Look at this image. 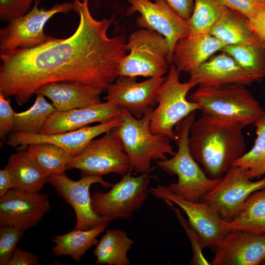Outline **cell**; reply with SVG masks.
I'll return each mask as SVG.
<instances>
[{
  "label": "cell",
  "instance_id": "obj_1",
  "mask_svg": "<svg viewBox=\"0 0 265 265\" xmlns=\"http://www.w3.org/2000/svg\"><path fill=\"white\" fill-rule=\"evenodd\" d=\"M73 0L80 21L72 35L32 48L0 52V94L13 96L21 106L50 83L81 81L104 91L116 80L120 62L127 55L125 37L107 35L112 16L96 20L89 0Z\"/></svg>",
  "mask_w": 265,
  "mask_h": 265
},
{
  "label": "cell",
  "instance_id": "obj_2",
  "mask_svg": "<svg viewBox=\"0 0 265 265\" xmlns=\"http://www.w3.org/2000/svg\"><path fill=\"white\" fill-rule=\"evenodd\" d=\"M245 127L240 123L204 114L192 123L189 150L209 178L220 179L244 154Z\"/></svg>",
  "mask_w": 265,
  "mask_h": 265
},
{
  "label": "cell",
  "instance_id": "obj_3",
  "mask_svg": "<svg viewBox=\"0 0 265 265\" xmlns=\"http://www.w3.org/2000/svg\"><path fill=\"white\" fill-rule=\"evenodd\" d=\"M195 116L193 112L176 125L174 141L177 151L170 159L158 160L157 166L167 174L178 177L177 182L165 185L169 191L186 200L199 202L220 179L209 178L190 153L188 137Z\"/></svg>",
  "mask_w": 265,
  "mask_h": 265
},
{
  "label": "cell",
  "instance_id": "obj_4",
  "mask_svg": "<svg viewBox=\"0 0 265 265\" xmlns=\"http://www.w3.org/2000/svg\"><path fill=\"white\" fill-rule=\"evenodd\" d=\"M153 109L137 118L120 108L122 121L116 127L132 169L140 174L151 170L153 160H164L167 159V154L173 156L176 153L169 138L151 131L150 122Z\"/></svg>",
  "mask_w": 265,
  "mask_h": 265
},
{
  "label": "cell",
  "instance_id": "obj_5",
  "mask_svg": "<svg viewBox=\"0 0 265 265\" xmlns=\"http://www.w3.org/2000/svg\"><path fill=\"white\" fill-rule=\"evenodd\" d=\"M189 100L198 103L202 114L217 119L254 125L265 111L246 85L199 86Z\"/></svg>",
  "mask_w": 265,
  "mask_h": 265
},
{
  "label": "cell",
  "instance_id": "obj_6",
  "mask_svg": "<svg viewBox=\"0 0 265 265\" xmlns=\"http://www.w3.org/2000/svg\"><path fill=\"white\" fill-rule=\"evenodd\" d=\"M126 48L130 53L120 62L118 76L161 77L172 63L167 40L153 30L144 28L132 32Z\"/></svg>",
  "mask_w": 265,
  "mask_h": 265
},
{
  "label": "cell",
  "instance_id": "obj_7",
  "mask_svg": "<svg viewBox=\"0 0 265 265\" xmlns=\"http://www.w3.org/2000/svg\"><path fill=\"white\" fill-rule=\"evenodd\" d=\"M180 72L172 63L165 80L159 87L157 95V107L150 118L151 131L175 140V128L186 117L197 110L199 105L188 100L186 95L196 84L180 80Z\"/></svg>",
  "mask_w": 265,
  "mask_h": 265
},
{
  "label": "cell",
  "instance_id": "obj_8",
  "mask_svg": "<svg viewBox=\"0 0 265 265\" xmlns=\"http://www.w3.org/2000/svg\"><path fill=\"white\" fill-rule=\"evenodd\" d=\"M39 0H36L26 14L9 22L0 29V52L32 48L54 40L55 38L44 33L46 23L56 14H67L76 9L74 0L56 4L48 9L39 8Z\"/></svg>",
  "mask_w": 265,
  "mask_h": 265
},
{
  "label": "cell",
  "instance_id": "obj_9",
  "mask_svg": "<svg viewBox=\"0 0 265 265\" xmlns=\"http://www.w3.org/2000/svg\"><path fill=\"white\" fill-rule=\"evenodd\" d=\"M68 169H78L81 175L102 176L114 173L124 175L132 169L116 127L90 142L73 156Z\"/></svg>",
  "mask_w": 265,
  "mask_h": 265
},
{
  "label": "cell",
  "instance_id": "obj_10",
  "mask_svg": "<svg viewBox=\"0 0 265 265\" xmlns=\"http://www.w3.org/2000/svg\"><path fill=\"white\" fill-rule=\"evenodd\" d=\"M150 181L148 173L134 177L129 171L106 192H97L91 196L94 212L114 219L129 218L148 198Z\"/></svg>",
  "mask_w": 265,
  "mask_h": 265
},
{
  "label": "cell",
  "instance_id": "obj_11",
  "mask_svg": "<svg viewBox=\"0 0 265 265\" xmlns=\"http://www.w3.org/2000/svg\"><path fill=\"white\" fill-rule=\"evenodd\" d=\"M48 182L74 209L77 219L74 229L87 230L101 226L107 227L114 219L98 215L92 208L89 191L91 186L98 183L105 187H110L113 185L104 180L102 176L81 175L79 180L74 181L64 172L51 175Z\"/></svg>",
  "mask_w": 265,
  "mask_h": 265
},
{
  "label": "cell",
  "instance_id": "obj_12",
  "mask_svg": "<svg viewBox=\"0 0 265 265\" xmlns=\"http://www.w3.org/2000/svg\"><path fill=\"white\" fill-rule=\"evenodd\" d=\"M247 170L240 166H232L200 202L208 206L223 220H230L252 193L265 187V177L253 181L247 177Z\"/></svg>",
  "mask_w": 265,
  "mask_h": 265
},
{
  "label": "cell",
  "instance_id": "obj_13",
  "mask_svg": "<svg viewBox=\"0 0 265 265\" xmlns=\"http://www.w3.org/2000/svg\"><path fill=\"white\" fill-rule=\"evenodd\" d=\"M130 6L126 15L138 13L136 20L140 27L157 32L162 35L168 44L170 57L173 62L175 46L182 38L188 36L186 20L174 11L164 0H127Z\"/></svg>",
  "mask_w": 265,
  "mask_h": 265
},
{
  "label": "cell",
  "instance_id": "obj_14",
  "mask_svg": "<svg viewBox=\"0 0 265 265\" xmlns=\"http://www.w3.org/2000/svg\"><path fill=\"white\" fill-rule=\"evenodd\" d=\"M165 78H150L137 82L136 78L118 76L107 88L106 101L113 102L137 118L157 105L158 89Z\"/></svg>",
  "mask_w": 265,
  "mask_h": 265
},
{
  "label": "cell",
  "instance_id": "obj_15",
  "mask_svg": "<svg viewBox=\"0 0 265 265\" xmlns=\"http://www.w3.org/2000/svg\"><path fill=\"white\" fill-rule=\"evenodd\" d=\"M212 265H259L265 260V232H228L216 244Z\"/></svg>",
  "mask_w": 265,
  "mask_h": 265
},
{
  "label": "cell",
  "instance_id": "obj_16",
  "mask_svg": "<svg viewBox=\"0 0 265 265\" xmlns=\"http://www.w3.org/2000/svg\"><path fill=\"white\" fill-rule=\"evenodd\" d=\"M50 209L47 194L11 188L0 197V223L26 231L36 225Z\"/></svg>",
  "mask_w": 265,
  "mask_h": 265
},
{
  "label": "cell",
  "instance_id": "obj_17",
  "mask_svg": "<svg viewBox=\"0 0 265 265\" xmlns=\"http://www.w3.org/2000/svg\"><path fill=\"white\" fill-rule=\"evenodd\" d=\"M149 191L154 197L168 200L183 210L189 224L202 238L205 248L213 250L217 242L228 233L224 227V220L205 204L186 200L171 192L165 185H159Z\"/></svg>",
  "mask_w": 265,
  "mask_h": 265
},
{
  "label": "cell",
  "instance_id": "obj_18",
  "mask_svg": "<svg viewBox=\"0 0 265 265\" xmlns=\"http://www.w3.org/2000/svg\"><path fill=\"white\" fill-rule=\"evenodd\" d=\"M121 121L120 115L110 121L96 125L87 126L74 131L50 134L14 132L9 137L7 143L12 147H26L41 143H51L75 156L80 154L97 136L119 126Z\"/></svg>",
  "mask_w": 265,
  "mask_h": 265
},
{
  "label": "cell",
  "instance_id": "obj_19",
  "mask_svg": "<svg viewBox=\"0 0 265 265\" xmlns=\"http://www.w3.org/2000/svg\"><path fill=\"white\" fill-rule=\"evenodd\" d=\"M120 108L106 101L86 107L56 111L46 121L39 133L50 134L76 130L93 123H104L120 116Z\"/></svg>",
  "mask_w": 265,
  "mask_h": 265
},
{
  "label": "cell",
  "instance_id": "obj_20",
  "mask_svg": "<svg viewBox=\"0 0 265 265\" xmlns=\"http://www.w3.org/2000/svg\"><path fill=\"white\" fill-rule=\"evenodd\" d=\"M189 75L188 81L199 86L226 84L246 86L255 82L251 76L232 56L223 51L212 56Z\"/></svg>",
  "mask_w": 265,
  "mask_h": 265
},
{
  "label": "cell",
  "instance_id": "obj_21",
  "mask_svg": "<svg viewBox=\"0 0 265 265\" xmlns=\"http://www.w3.org/2000/svg\"><path fill=\"white\" fill-rule=\"evenodd\" d=\"M100 89L81 81L54 82L35 92L48 98L58 111L86 107L101 102Z\"/></svg>",
  "mask_w": 265,
  "mask_h": 265
},
{
  "label": "cell",
  "instance_id": "obj_22",
  "mask_svg": "<svg viewBox=\"0 0 265 265\" xmlns=\"http://www.w3.org/2000/svg\"><path fill=\"white\" fill-rule=\"evenodd\" d=\"M224 46L210 34L196 38L185 37L175 46L173 62L180 72L190 74Z\"/></svg>",
  "mask_w": 265,
  "mask_h": 265
},
{
  "label": "cell",
  "instance_id": "obj_23",
  "mask_svg": "<svg viewBox=\"0 0 265 265\" xmlns=\"http://www.w3.org/2000/svg\"><path fill=\"white\" fill-rule=\"evenodd\" d=\"M5 168L10 175L12 188L29 192H40L51 176L27 151L11 155Z\"/></svg>",
  "mask_w": 265,
  "mask_h": 265
},
{
  "label": "cell",
  "instance_id": "obj_24",
  "mask_svg": "<svg viewBox=\"0 0 265 265\" xmlns=\"http://www.w3.org/2000/svg\"><path fill=\"white\" fill-rule=\"evenodd\" d=\"M227 232L245 230L265 232V187L252 193L237 213L230 220H224Z\"/></svg>",
  "mask_w": 265,
  "mask_h": 265
},
{
  "label": "cell",
  "instance_id": "obj_25",
  "mask_svg": "<svg viewBox=\"0 0 265 265\" xmlns=\"http://www.w3.org/2000/svg\"><path fill=\"white\" fill-rule=\"evenodd\" d=\"M209 34L218 39L225 46L247 44L259 40L249 26L248 19L227 7Z\"/></svg>",
  "mask_w": 265,
  "mask_h": 265
},
{
  "label": "cell",
  "instance_id": "obj_26",
  "mask_svg": "<svg viewBox=\"0 0 265 265\" xmlns=\"http://www.w3.org/2000/svg\"><path fill=\"white\" fill-rule=\"evenodd\" d=\"M134 240L120 229H107L96 245L94 255L97 265H129L128 252Z\"/></svg>",
  "mask_w": 265,
  "mask_h": 265
},
{
  "label": "cell",
  "instance_id": "obj_27",
  "mask_svg": "<svg viewBox=\"0 0 265 265\" xmlns=\"http://www.w3.org/2000/svg\"><path fill=\"white\" fill-rule=\"evenodd\" d=\"M106 227L101 226L87 230L74 229L63 235L54 236L52 239L55 243L53 252L57 256H69L78 262L88 250L96 245L98 237Z\"/></svg>",
  "mask_w": 265,
  "mask_h": 265
},
{
  "label": "cell",
  "instance_id": "obj_28",
  "mask_svg": "<svg viewBox=\"0 0 265 265\" xmlns=\"http://www.w3.org/2000/svg\"><path fill=\"white\" fill-rule=\"evenodd\" d=\"M221 51L232 56L255 82L265 78V47L259 40L247 44L225 46Z\"/></svg>",
  "mask_w": 265,
  "mask_h": 265
},
{
  "label": "cell",
  "instance_id": "obj_29",
  "mask_svg": "<svg viewBox=\"0 0 265 265\" xmlns=\"http://www.w3.org/2000/svg\"><path fill=\"white\" fill-rule=\"evenodd\" d=\"M225 8L217 0H194L192 14L186 20L188 37L196 38L209 34Z\"/></svg>",
  "mask_w": 265,
  "mask_h": 265
},
{
  "label": "cell",
  "instance_id": "obj_30",
  "mask_svg": "<svg viewBox=\"0 0 265 265\" xmlns=\"http://www.w3.org/2000/svg\"><path fill=\"white\" fill-rule=\"evenodd\" d=\"M36 95L35 102L29 109L15 113L13 130L14 132L39 133L49 117L57 111L52 104L46 101L44 96Z\"/></svg>",
  "mask_w": 265,
  "mask_h": 265
},
{
  "label": "cell",
  "instance_id": "obj_31",
  "mask_svg": "<svg viewBox=\"0 0 265 265\" xmlns=\"http://www.w3.org/2000/svg\"><path fill=\"white\" fill-rule=\"evenodd\" d=\"M27 152L51 176L64 173L73 157L61 147L48 143L29 145Z\"/></svg>",
  "mask_w": 265,
  "mask_h": 265
},
{
  "label": "cell",
  "instance_id": "obj_32",
  "mask_svg": "<svg viewBox=\"0 0 265 265\" xmlns=\"http://www.w3.org/2000/svg\"><path fill=\"white\" fill-rule=\"evenodd\" d=\"M253 125L257 135L254 145L234 164L246 168L247 176L250 179L265 175V115Z\"/></svg>",
  "mask_w": 265,
  "mask_h": 265
},
{
  "label": "cell",
  "instance_id": "obj_33",
  "mask_svg": "<svg viewBox=\"0 0 265 265\" xmlns=\"http://www.w3.org/2000/svg\"><path fill=\"white\" fill-rule=\"evenodd\" d=\"M163 200L174 211L189 239L192 250V256L190 264L192 265H211L203 253V249L205 248V246L200 235L191 226L188 220L183 216L179 208H175L174 204L168 200L163 199Z\"/></svg>",
  "mask_w": 265,
  "mask_h": 265
},
{
  "label": "cell",
  "instance_id": "obj_34",
  "mask_svg": "<svg viewBox=\"0 0 265 265\" xmlns=\"http://www.w3.org/2000/svg\"><path fill=\"white\" fill-rule=\"evenodd\" d=\"M26 231L16 226L0 224V265H7L17 247L16 245Z\"/></svg>",
  "mask_w": 265,
  "mask_h": 265
},
{
  "label": "cell",
  "instance_id": "obj_35",
  "mask_svg": "<svg viewBox=\"0 0 265 265\" xmlns=\"http://www.w3.org/2000/svg\"><path fill=\"white\" fill-rule=\"evenodd\" d=\"M37 0H0V17L12 21L26 14Z\"/></svg>",
  "mask_w": 265,
  "mask_h": 265
},
{
  "label": "cell",
  "instance_id": "obj_36",
  "mask_svg": "<svg viewBox=\"0 0 265 265\" xmlns=\"http://www.w3.org/2000/svg\"><path fill=\"white\" fill-rule=\"evenodd\" d=\"M224 6L236 11L248 19L265 8L264 0H217Z\"/></svg>",
  "mask_w": 265,
  "mask_h": 265
},
{
  "label": "cell",
  "instance_id": "obj_37",
  "mask_svg": "<svg viewBox=\"0 0 265 265\" xmlns=\"http://www.w3.org/2000/svg\"><path fill=\"white\" fill-rule=\"evenodd\" d=\"M15 113L7 98L0 94V137L2 140L13 130Z\"/></svg>",
  "mask_w": 265,
  "mask_h": 265
},
{
  "label": "cell",
  "instance_id": "obj_38",
  "mask_svg": "<svg viewBox=\"0 0 265 265\" xmlns=\"http://www.w3.org/2000/svg\"><path fill=\"white\" fill-rule=\"evenodd\" d=\"M250 29L265 47V8L248 19Z\"/></svg>",
  "mask_w": 265,
  "mask_h": 265
},
{
  "label": "cell",
  "instance_id": "obj_39",
  "mask_svg": "<svg viewBox=\"0 0 265 265\" xmlns=\"http://www.w3.org/2000/svg\"><path fill=\"white\" fill-rule=\"evenodd\" d=\"M38 257L32 253L16 247L7 265H38Z\"/></svg>",
  "mask_w": 265,
  "mask_h": 265
},
{
  "label": "cell",
  "instance_id": "obj_40",
  "mask_svg": "<svg viewBox=\"0 0 265 265\" xmlns=\"http://www.w3.org/2000/svg\"><path fill=\"white\" fill-rule=\"evenodd\" d=\"M168 5L183 19L187 20L191 16L194 0H164Z\"/></svg>",
  "mask_w": 265,
  "mask_h": 265
},
{
  "label": "cell",
  "instance_id": "obj_41",
  "mask_svg": "<svg viewBox=\"0 0 265 265\" xmlns=\"http://www.w3.org/2000/svg\"><path fill=\"white\" fill-rule=\"evenodd\" d=\"M12 182L8 171L4 168L0 170V197L5 195L11 189Z\"/></svg>",
  "mask_w": 265,
  "mask_h": 265
},
{
  "label": "cell",
  "instance_id": "obj_42",
  "mask_svg": "<svg viewBox=\"0 0 265 265\" xmlns=\"http://www.w3.org/2000/svg\"><path fill=\"white\" fill-rule=\"evenodd\" d=\"M262 265H265V260L263 262Z\"/></svg>",
  "mask_w": 265,
  "mask_h": 265
},
{
  "label": "cell",
  "instance_id": "obj_43",
  "mask_svg": "<svg viewBox=\"0 0 265 265\" xmlns=\"http://www.w3.org/2000/svg\"><path fill=\"white\" fill-rule=\"evenodd\" d=\"M264 2H265V0H264Z\"/></svg>",
  "mask_w": 265,
  "mask_h": 265
}]
</instances>
